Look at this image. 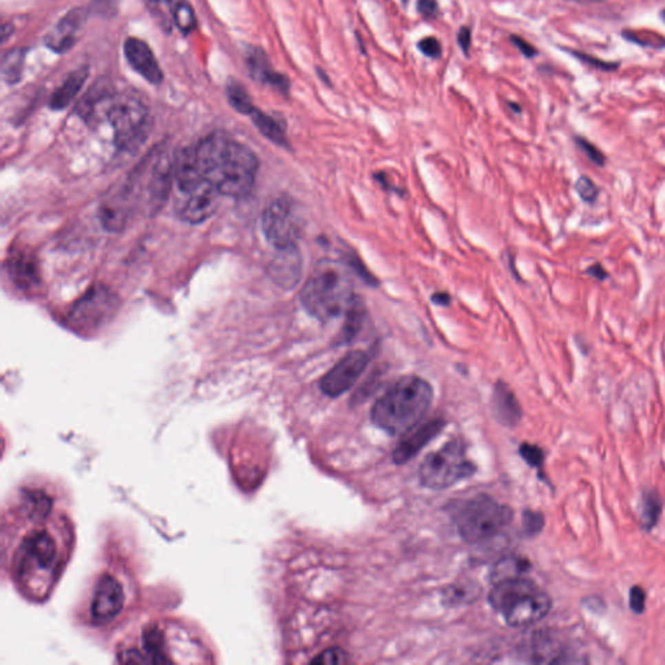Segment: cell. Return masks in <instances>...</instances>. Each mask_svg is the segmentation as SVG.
Masks as SVG:
<instances>
[{
    "label": "cell",
    "instance_id": "14",
    "mask_svg": "<svg viewBox=\"0 0 665 665\" xmlns=\"http://www.w3.org/2000/svg\"><path fill=\"white\" fill-rule=\"evenodd\" d=\"M125 591L121 582L111 574H104L94 590L92 618L96 624H107L123 611Z\"/></svg>",
    "mask_w": 665,
    "mask_h": 665
},
{
    "label": "cell",
    "instance_id": "30",
    "mask_svg": "<svg viewBox=\"0 0 665 665\" xmlns=\"http://www.w3.org/2000/svg\"><path fill=\"white\" fill-rule=\"evenodd\" d=\"M574 190L577 191L578 196L589 204L595 203L599 193H600L597 184L591 178H589L587 176H581V177L577 178V181L574 184Z\"/></svg>",
    "mask_w": 665,
    "mask_h": 665
},
{
    "label": "cell",
    "instance_id": "27",
    "mask_svg": "<svg viewBox=\"0 0 665 665\" xmlns=\"http://www.w3.org/2000/svg\"><path fill=\"white\" fill-rule=\"evenodd\" d=\"M169 7L174 23L182 33L187 34L196 29V13L189 0H169Z\"/></svg>",
    "mask_w": 665,
    "mask_h": 665
},
{
    "label": "cell",
    "instance_id": "38",
    "mask_svg": "<svg viewBox=\"0 0 665 665\" xmlns=\"http://www.w3.org/2000/svg\"><path fill=\"white\" fill-rule=\"evenodd\" d=\"M417 11L420 12L425 19H436L439 13V6L436 0H419L417 1Z\"/></svg>",
    "mask_w": 665,
    "mask_h": 665
},
{
    "label": "cell",
    "instance_id": "31",
    "mask_svg": "<svg viewBox=\"0 0 665 665\" xmlns=\"http://www.w3.org/2000/svg\"><path fill=\"white\" fill-rule=\"evenodd\" d=\"M574 142H576L577 147L581 149V152L585 154L586 158L593 164H595L597 167H604L606 165V161H607L606 155L598 149L594 143L589 142L586 138L582 137L574 138Z\"/></svg>",
    "mask_w": 665,
    "mask_h": 665
},
{
    "label": "cell",
    "instance_id": "46",
    "mask_svg": "<svg viewBox=\"0 0 665 665\" xmlns=\"http://www.w3.org/2000/svg\"><path fill=\"white\" fill-rule=\"evenodd\" d=\"M662 17H663V20H664V23H665V10L664 11H663V13H662Z\"/></svg>",
    "mask_w": 665,
    "mask_h": 665
},
{
    "label": "cell",
    "instance_id": "22",
    "mask_svg": "<svg viewBox=\"0 0 665 665\" xmlns=\"http://www.w3.org/2000/svg\"><path fill=\"white\" fill-rule=\"evenodd\" d=\"M494 407L499 420L505 425L514 426L521 420V407L515 392L505 382H498L494 391Z\"/></svg>",
    "mask_w": 665,
    "mask_h": 665
},
{
    "label": "cell",
    "instance_id": "29",
    "mask_svg": "<svg viewBox=\"0 0 665 665\" xmlns=\"http://www.w3.org/2000/svg\"><path fill=\"white\" fill-rule=\"evenodd\" d=\"M663 500L660 495L656 492H647L643 494L642 498V520L646 529L654 528L662 515Z\"/></svg>",
    "mask_w": 665,
    "mask_h": 665
},
{
    "label": "cell",
    "instance_id": "17",
    "mask_svg": "<svg viewBox=\"0 0 665 665\" xmlns=\"http://www.w3.org/2000/svg\"><path fill=\"white\" fill-rule=\"evenodd\" d=\"M246 64L253 80L272 86L277 92L287 95L290 90V81L286 76L277 73L269 63L264 51L257 47H250L246 54Z\"/></svg>",
    "mask_w": 665,
    "mask_h": 665
},
{
    "label": "cell",
    "instance_id": "45",
    "mask_svg": "<svg viewBox=\"0 0 665 665\" xmlns=\"http://www.w3.org/2000/svg\"><path fill=\"white\" fill-rule=\"evenodd\" d=\"M317 72H319V76L321 77L322 80H324V82H325L326 85H330V81H329V78H328V77L324 74V72H322L321 69H317Z\"/></svg>",
    "mask_w": 665,
    "mask_h": 665
},
{
    "label": "cell",
    "instance_id": "21",
    "mask_svg": "<svg viewBox=\"0 0 665 665\" xmlns=\"http://www.w3.org/2000/svg\"><path fill=\"white\" fill-rule=\"evenodd\" d=\"M344 325L342 329L337 334L334 344L335 346H344V344H351L356 338V335L361 330L363 324L367 316V307L364 300L355 295L351 300L348 308L344 312Z\"/></svg>",
    "mask_w": 665,
    "mask_h": 665
},
{
    "label": "cell",
    "instance_id": "39",
    "mask_svg": "<svg viewBox=\"0 0 665 665\" xmlns=\"http://www.w3.org/2000/svg\"><path fill=\"white\" fill-rule=\"evenodd\" d=\"M511 39H512V43H514V45H515V46H516L517 48L521 51V54H522V55H525L527 58H533V56H536V55H537V50H536L534 47L531 46L529 42H527L525 39H522V38H520V36H517V35H512V36H511Z\"/></svg>",
    "mask_w": 665,
    "mask_h": 665
},
{
    "label": "cell",
    "instance_id": "43",
    "mask_svg": "<svg viewBox=\"0 0 665 665\" xmlns=\"http://www.w3.org/2000/svg\"><path fill=\"white\" fill-rule=\"evenodd\" d=\"M432 300L436 304H438V306H443V307L450 306V303H451V298H450V295L446 294V293H436V294H433L432 295Z\"/></svg>",
    "mask_w": 665,
    "mask_h": 665
},
{
    "label": "cell",
    "instance_id": "24",
    "mask_svg": "<svg viewBox=\"0 0 665 665\" xmlns=\"http://www.w3.org/2000/svg\"><path fill=\"white\" fill-rule=\"evenodd\" d=\"M10 271L16 284L23 288H32L39 282L38 266L32 255L17 253L12 257Z\"/></svg>",
    "mask_w": 665,
    "mask_h": 665
},
{
    "label": "cell",
    "instance_id": "18",
    "mask_svg": "<svg viewBox=\"0 0 665 665\" xmlns=\"http://www.w3.org/2000/svg\"><path fill=\"white\" fill-rule=\"evenodd\" d=\"M302 268V256L298 246H293L285 250H278V255L269 266V273L277 285L291 288L298 284Z\"/></svg>",
    "mask_w": 665,
    "mask_h": 665
},
{
    "label": "cell",
    "instance_id": "25",
    "mask_svg": "<svg viewBox=\"0 0 665 665\" xmlns=\"http://www.w3.org/2000/svg\"><path fill=\"white\" fill-rule=\"evenodd\" d=\"M250 116L253 118V124L264 134L265 137L277 143L278 146L286 147V134H285L284 127L279 125L278 121H275L273 117L266 115V114L256 109V108L253 109V114Z\"/></svg>",
    "mask_w": 665,
    "mask_h": 665
},
{
    "label": "cell",
    "instance_id": "26",
    "mask_svg": "<svg viewBox=\"0 0 665 665\" xmlns=\"http://www.w3.org/2000/svg\"><path fill=\"white\" fill-rule=\"evenodd\" d=\"M25 51L21 48H13L8 51L1 60V80L10 85H14L23 77Z\"/></svg>",
    "mask_w": 665,
    "mask_h": 665
},
{
    "label": "cell",
    "instance_id": "1",
    "mask_svg": "<svg viewBox=\"0 0 665 665\" xmlns=\"http://www.w3.org/2000/svg\"><path fill=\"white\" fill-rule=\"evenodd\" d=\"M23 512L32 518L12 555V572L16 584L30 597H43L58 580L65 562L63 527L48 522L52 500L46 494L32 492L23 496Z\"/></svg>",
    "mask_w": 665,
    "mask_h": 665
},
{
    "label": "cell",
    "instance_id": "28",
    "mask_svg": "<svg viewBox=\"0 0 665 665\" xmlns=\"http://www.w3.org/2000/svg\"><path fill=\"white\" fill-rule=\"evenodd\" d=\"M226 95H228L229 103L234 109H237L243 115L250 116L253 114L255 107L251 102V98L240 82H235V81L229 82L226 86Z\"/></svg>",
    "mask_w": 665,
    "mask_h": 665
},
{
    "label": "cell",
    "instance_id": "11",
    "mask_svg": "<svg viewBox=\"0 0 665 665\" xmlns=\"http://www.w3.org/2000/svg\"><path fill=\"white\" fill-rule=\"evenodd\" d=\"M118 302L107 287L94 286L78 299L67 315L69 326L86 334L98 330L114 317Z\"/></svg>",
    "mask_w": 665,
    "mask_h": 665
},
{
    "label": "cell",
    "instance_id": "3",
    "mask_svg": "<svg viewBox=\"0 0 665 665\" xmlns=\"http://www.w3.org/2000/svg\"><path fill=\"white\" fill-rule=\"evenodd\" d=\"M433 401L430 383L405 376L392 383L372 407V421L391 436H405L416 427Z\"/></svg>",
    "mask_w": 665,
    "mask_h": 665
},
{
    "label": "cell",
    "instance_id": "4",
    "mask_svg": "<svg viewBox=\"0 0 665 665\" xmlns=\"http://www.w3.org/2000/svg\"><path fill=\"white\" fill-rule=\"evenodd\" d=\"M489 600L511 626H530L545 619L552 602L533 581L509 576L496 582Z\"/></svg>",
    "mask_w": 665,
    "mask_h": 665
},
{
    "label": "cell",
    "instance_id": "2",
    "mask_svg": "<svg viewBox=\"0 0 665 665\" xmlns=\"http://www.w3.org/2000/svg\"><path fill=\"white\" fill-rule=\"evenodd\" d=\"M194 149L203 180L213 184L221 196L242 198L253 190L259 160L249 147L222 134H212Z\"/></svg>",
    "mask_w": 665,
    "mask_h": 665
},
{
    "label": "cell",
    "instance_id": "10",
    "mask_svg": "<svg viewBox=\"0 0 665 665\" xmlns=\"http://www.w3.org/2000/svg\"><path fill=\"white\" fill-rule=\"evenodd\" d=\"M262 226L268 242L277 250H285L297 246L304 222L297 203L288 196H279L265 208Z\"/></svg>",
    "mask_w": 665,
    "mask_h": 665
},
{
    "label": "cell",
    "instance_id": "20",
    "mask_svg": "<svg viewBox=\"0 0 665 665\" xmlns=\"http://www.w3.org/2000/svg\"><path fill=\"white\" fill-rule=\"evenodd\" d=\"M115 89L112 82L107 77L96 81L92 87L86 92L85 96L77 105V112L82 118L90 121L96 117V114L102 105H109L115 99Z\"/></svg>",
    "mask_w": 665,
    "mask_h": 665
},
{
    "label": "cell",
    "instance_id": "33",
    "mask_svg": "<svg viewBox=\"0 0 665 665\" xmlns=\"http://www.w3.org/2000/svg\"><path fill=\"white\" fill-rule=\"evenodd\" d=\"M344 263L347 264V266H350L351 269H354L356 273L360 275L369 285H377L379 284V281L376 279V277L370 275V272L366 268V265L363 264L360 262V259L356 255H354V253H346L344 255Z\"/></svg>",
    "mask_w": 665,
    "mask_h": 665
},
{
    "label": "cell",
    "instance_id": "44",
    "mask_svg": "<svg viewBox=\"0 0 665 665\" xmlns=\"http://www.w3.org/2000/svg\"><path fill=\"white\" fill-rule=\"evenodd\" d=\"M12 34V26L11 25H4L3 26V41L7 39V35Z\"/></svg>",
    "mask_w": 665,
    "mask_h": 665
},
{
    "label": "cell",
    "instance_id": "15",
    "mask_svg": "<svg viewBox=\"0 0 665 665\" xmlns=\"http://www.w3.org/2000/svg\"><path fill=\"white\" fill-rule=\"evenodd\" d=\"M86 19L87 11L85 8H74L69 11L46 35V46L58 54L67 52L76 43Z\"/></svg>",
    "mask_w": 665,
    "mask_h": 665
},
{
    "label": "cell",
    "instance_id": "40",
    "mask_svg": "<svg viewBox=\"0 0 665 665\" xmlns=\"http://www.w3.org/2000/svg\"><path fill=\"white\" fill-rule=\"evenodd\" d=\"M585 273L586 275H590V277H593V278H595V279H598V281H606L608 277H609L607 271H606V268H604L603 265L599 264V263H597V264L594 265H590V266L586 269Z\"/></svg>",
    "mask_w": 665,
    "mask_h": 665
},
{
    "label": "cell",
    "instance_id": "8",
    "mask_svg": "<svg viewBox=\"0 0 665 665\" xmlns=\"http://www.w3.org/2000/svg\"><path fill=\"white\" fill-rule=\"evenodd\" d=\"M107 117L114 127L116 145L123 151L139 149L152 127L147 105L133 94L115 96L107 111Z\"/></svg>",
    "mask_w": 665,
    "mask_h": 665
},
{
    "label": "cell",
    "instance_id": "16",
    "mask_svg": "<svg viewBox=\"0 0 665 665\" xmlns=\"http://www.w3.org/2000/svg\"><path fill=\"white\" fill-rule=\"evenodd\" d=\"M124 51L129 64L152 85H159L162 81V70L155 58L151 47L142 39L129 38Z\"/></svg>",
    "mask_w": 665,
    "mask_h": 665
},
{
    "label": "cell",
    "instance_id": "42",
    "mask_svg": "<svg viewBox=\"0 0 665 665\" xmlns=\"http://www.w3.org/2000/svg\"><path fill=\"white\" fill-rule=\"evenodd\" d=\"M578 58L581 60H584L587 64H591L594 67H598V68L604 69V70H611V69L615 68L613 64L611 63H606V61H600V60H595V59L589 58L586 55H578Z\"/></svg>",
    "mask_w": 665,
    "mask_h": 665
},
{
    "label": "cell",
    "instance_id": "13",
    "mask_svg": "<svg viewBox=\"0 0 665 665\" xmlns=\"http://www.w3.org/2000/svg\"><path fill=\"white\" fill-rule=\"evenodd\" d=\"M220 196V191L213 184L204 181L191 190L180 191L176 212L184 221L199 224L215 213Z\"/></svg>",
    "mask_w": 665,
    "mask_h": 665
},
{
    "label": "cell",
    "instance_id": "9",
    "mask_svg": "<svg viewBox=\"0 0 665 665\" xmlns=\"http://www.w3.org/2000/svg\"><path fill=\"white\" fill-rule=\"evenodd\" d=\"M473 473L474 465L468 459L464 445L459 439H454L425 458L420 467V481L425 487L441 490Z\"/></svg>",
    "mask_w": 665,
    "mask_h": 665
},
{
    "label": "cell",
    "instance_id": "35",
    "mask_svg": "<svg viewBox=\"0 0 665 665\" xmlns=\"http://www.w3.org/2000/svg\"><path fill=\"white\" fill-rule=\"evenodd\" d=\"M520 452H521L524 460H527L531 467L540 468L543 465L545 455H543V451L538 446H533V445L525 443V445H522L521 448H520Z\"/></svg>",
    "mask_w": 665,
    "mask_h": 665
},
{
    "label": "cell",
    "instance_id": "12",
    "mask_svg": "<svg viewBox=\"0 0 665 665\" xmlns=\"http://www.w3.org/2000/svg\"><path fill=\"white\" fill-rule=\"evenodd\" d=\"M369 363L366 351H350L322 377L320 389L330 398H337L350 390L359 377L364 373Z\"/></svg>",
    "mask_w": 665,
    "mask_h": 665
},
{
    "label": "cell",
    "instance_id": "5",
    "mask_svg": "<svg viewBox=\"0 0 665 665\" xmlns=\"http://www.w3.org/2000/svg\"><path fill=\"white\" fill-rule=\"evenodd\" d=\"M354 297L350 275L329 262L312 273L300 291L304 310L322 322L330 321L344 313Z\"/></svg>",
    "mask_w": 665,
    "mask_h": 665
},
{
    "label": "cell",
    "instance_id": "34",
    "mask_svg": "<svg viewBox=\"0 0 665 665\" xmlns=\"http://www.w3.org/2000/svg\"><path fill=\"white\" fill-rule=\"evenodd\" d=\"M522 524H524L525 533L528 536H536L543 528L545 518L542 516V514H539V512L527 511L524 514V521H522Z\"/></svg>",
    "mask_w": 665,
    "mask_h": 665
},
{
    "label": "cell",
    "instance_id": "7",
    "mask_svg": "<svg viewBox=\"0 0 665 665\" xmlns=\"http://www.w3.org/2000/svg\"><path fill=\"white\" fill-rule=\"evenodd\" d=\"M514 512L509 507L489 496H476L461 502L454 509V518L461 538L478 543L495 537L509 525Z\"/></svg>",
    "mask_w": 665,
    "mask_h": 665
},
{
    "label": "cell",
    "instance_id": "32",
    "mask_svg": "<svg viewBox=\"0 0 665 665\" xmlns=\"http://www.w3.org/2000/svg\"><path fill=\"white\" fill-rule=\"evenodd\" d=\"M348 662V657H347V654L344 653L342 648H338V647H332V648H329L326 651H324L321 654L319 655L317 657H315L312 660L313 664H346Z\"/></svg>",
    "mask_w": 665,
    "mask_h": 665
},
{
    "label": "cell",
    "instance_id": "41",
    "mask_svg": "<svg viewBox=\"0 0 665 665\" xmlns=\"http://www.w3.org/2000/svg\"><path fill=\"white\" fill-rule=\"evenodd\" d=\"M458 42H459V46L461 47V50L464 51V54H468L469 52L470 42H472V33H470L469 28L464 26L460 29L459 35H458Z\"/></svg>",
    "mask_w": 665,
    "mask_h": 665
},
{
    "label": "cell",
    "instance_id": "19",
    "mask_svg": "<svg viewBox=\"0 0 665 665\" xmlns=\"http://www.w3.org/2000/svg\"><path fill=\"white\" fill-rule=\"evenodd\" d=\"M443 427V423L441 420H433L420 426L419 429L411 430V436L404 438L398 447L395 448L392 454V459L397 464H403L410 459L427 445Z\"/></svg>",
    "mask_w": 665,
    "mask_h": 665
},
{
    "label": "cell",
    "instance_id": "37",
    "mask_svg": "<svg viewBox=\"0 0 665 665\" xmlns=\"http://www.w3.org/2000/svg\"><path fill=\"white\" fill-rule=\"evenodd\" d=\"M629 604L631 611L641 615L646 608V593L641 586H634L631 589Z\"/></svg>",
    "mask_w": 665,
    "mask_h": 665
},
{
    "label": "cell",
    "instance_id": "6",
    "mask_svg": "<svg viewBox=\"0 0 665 665\" xmlns=\"http://www.w3.org/2000/svg\"><path fill=\"white\" fill-rule=\"evenodd\" d=\"M182 631L176 626H168L161 622H149L138 633L137 637L118 651V660L124 663H177L178 656L184 657L191 654L184 650L187 644H198L184 640Z\"/></svg>",
    "mask_w": 665,
    "mask_h": 665
},
{
    "label": "cell",
    "instance_id": "23",
    "mask_svg": "<svg viewBox=\"0 0 665 665\" xmlns=\"http://www.w3.org/2000/svg\"><path fill=\"white\" fill-rule=\"evenodd\" d=\"M87 77H89V68L86 67H82L72 72L63 82V85L54 92L50 101V107L52 109L67 108L69 104L72 103V101L76 98V95L80 92Z\"/></svg>",
    "mask_w": 665,
    "mask_h": 665
},
{
    "label": "cell",
    "instance_id": "36",
    "mask_svg": "<svg viewBox=\"0 0 665 665\" xmlns=\"http://www.w3.org/2000/svg\"><path fill=\"white\" fill-rule=\"evenodd\" d=\"M419 48L427 58L439 59L442 56V46L434 36H427L421 39L419 43Z\"/></svg>",
    "mask_w": 665,
    "mask_h": 665
}]
</instances>
